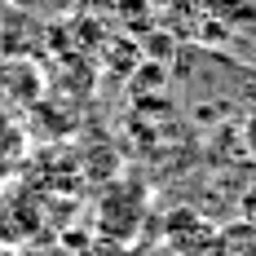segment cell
Masks as SVG:
<instances>
[{"label": "cell", "mask_w": 256, "mask_h": 256, "mask_svg": "<svg viewBox=\"0 0 256 256\" xmlns=\"http://www.w3.org/2000/svg\"><path fill=\"white\" fill-rule=\"evenodd\" d=\"M142 221H146V190L142 186H110L102 194V204H98V230L106 238H115V243H128V238H137L142 230Z\"/></svg>", "instance_id": "6da1fadb"}, {"label": "cell", "mask_w": 256, "mask_h": 256, "mask_svg": "<svg viewBox=\"0 0 256 256\" xmlns=\"http://www.w3.org/2000/svg\"><path fill=\"white\" fill-rule=\"evenodd\" d=\"M238 216H243V226H252V230H256V181L238 194Z\"/></svg>", "instance_id": "277c9868"}, {"label": "cell", "mask_w": 256, "mask_h": 256, "mask_svg": "<svg viewBox=\"0 0 256 256\" xmlns=\"http://www.w3.org/2000/svg\"><path fill=\"white\" fill-rule=\"evenodd\" d=\"M18 26H22V14H18V4L14 0H0V62L4 58H14V40H18Z\"/></svg>", "instance_id": "3957f363"}, {"label": "cell", "mask_w": 256, "mask_h": 256, "mask_svg": "<svg viewBox=\"0 0 256 256\" xmlns=\"http://www.w3.org/2000/svg\"><path fill=\"white\" fill-rule=\"evenodd\" d=\"M243 146H248V154H256V106L248 110V120H243Z\"/></svg>", "instance_id": "5b68a950"}, {"label": "cell", "mask_w": 256, "mask_h": 256, "mask_svg": "<svg viewBox=\"0 0 256 256\" xmlns=\"http://www.w3.org/2000/svg\"><path fill=\"white\" fill-rule=\"evenodd\" d=\"M164 243L177 256H212L226 243V230H216L208 216L190 212V208H177V212H168V221H164Z\"/></svg>", "instance_id": "7a4b0ae2"}, {"label": "cell", "mask_w": 256, "mask_h": 256, "mask_svg": "<svg viewBox=\"0 0 256 256\" xmlns=\"http://www.w3.org/2000/svg\"><path fill=\"white\" fill-rule=\"evenodd\" d=\"M4 128H9V106L0 102V132H4Z\"/></svg>", "instance_id": "52a82bcc"}, {"label": "cell", "mask_w": 256, "mask_h": 256, "mask_svg": "<svg viewBox=\"0 0 256 256\" xmlns=\"http://www.w3.org/2000/svg\"><path fill=\"white\" fill-rule=\"evenodd\" d=\"M212 256H238V252H234V248H230V234H226V243H221V248H216V252H212Z\"/></svg>", "instance_id": "8992f818"}]
</instances>
